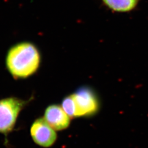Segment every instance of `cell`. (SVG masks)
Listing matches in <instances>:
<instances>
[{"mask_svg":"<svg viewBox=\"0 0 148 148\" xmlns=\"http://www.w3.org/2000/svg\"><path fill=\"white\" fill-rule=\"evenodd\" d=\"M75 106V117L92 115L98 110V101L91 90L84 87L72 95Z\"/></svg>","mask_w":148,"mask_h":148,"instance_id":"3","label":"cell"},{"mask_svg":"<svg viewBox=\"0 0 148 148\" xmlns=\"http://www.w3.org/2000/svg\"><path fill=\"white\" fill-rule=\"evenodd\" d=\"M40 54L32 43L21 42L12 46L5 58L8 71L14 79H24L35 74L40 66Z\"/></svg>","mask_w":148,"mask_h":148,"instance_id":"1","label":"cell"},{"mask_svg":"<svg viewBox=\"0 0 148 148\" xmlns=\"http://www.w3.org/2000/svg\"><path fill=\"white\" fill-rule=\"evenodd\" d=\"M62 108L70 117H75V106L72 95L66 97L62 102Z\"/></svg>","mask_w":148,"mask_h":148,"instance_id":"7","label":"cell"},{"mask_svg":"<svg viewBox=\"0 0 148 148\" xmlns=\"http://www.w3.org/2000/svg\"><path fill=\"white\" fill-rule=\"evenodd\" d=\"M44 119L48 125L56 131L63 130L68 127L70 117L64 110L62 107L58 105L48 106L45 112Z\"/></svg>","mask_w":148,"mask_h":148,"instance_id":"5","label":"cell"},{"mask_svg":"<svg viewBox=\"0 0 148 148\" xmlns=\"http://www.w3.org/2000/svg\"><path fill=\"white\" fill-rule=\"evenodd\" d=\"M109 9L118 12H127L134 10L139 0H101Z\"/></svg>","mask_w":148,"mask_h":148,"instance_id":"6","label":"cell"},{"mask_svg":"<svg viewBox=\"0 0 148 148\" xmlns=\"http://www.w3.org/2000/svg\"><path fill=\"white\" fill-rule=\"evenodd\" d=\"M29 102L15 97L0 99V134L4 136L5 140L14 131L20 113Z\"/></svg>","mask_w":148,"mask_h":148,"instance_id":"2","label":"cell"},{"mask_svg":"<svg viewBox=\"0 0 148 148\" xmlns=\"http://www.w3.org/2000/svg\"><path fill=\"white\" fill-rule=\"evenodd\" d=\"M30 135L33 141L39 146L47 148L52 145L57 134L44 118H39L32 124Z\"/></svg>","mask_w":148,"mask_h":148,"instance_id":"4","label":"cell"}]
</instances>
